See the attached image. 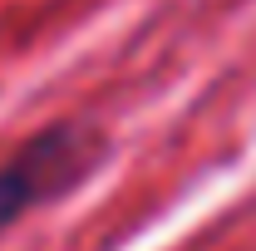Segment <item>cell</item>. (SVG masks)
Returning a JSON list of instances; mask_svg holds the SVG:
<instances>
[{
	"mask_svg": "<svg viewBox=\"0 0 256 251\" xmlns=\"http://www.w3.org/2000/svg\"><path fill=\"white\" fill-rule=\"evenodd\" d=\"M98 153H104L98 133L79 118H64V124L30 133L0 162V232H10L25 212L64 197L69 188H79L94 172Z\"/></svg>",
	"mask_w": 256,
	"mask_h": 251,
	"instance_id": "obj_1",
	"label": "cell"
}]
</instances>
